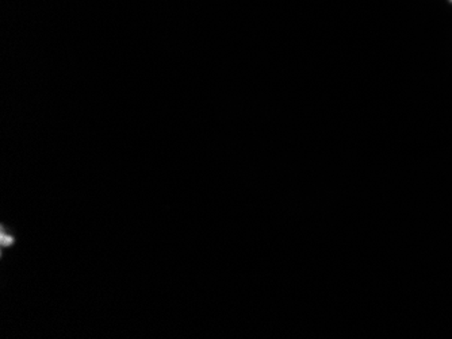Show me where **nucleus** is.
Returning <instances> with one entry per match:
<instances>
[{"label":"nucleus","instance_id":"obj_2","mask_svg":"<svg viewBox=\"0 0 452 339\" xmlns=\"http://www.w3.org/2000/svg\"><path fill=\"white\" fill-rule=\"evenodd\" d=\"M448 1H450V3H452V0H448Z\"/></svg>","mask_w":452,"mask_h":339},{"label":"nucleus","instance_id":"obj_1","mask_svg":"<svg viewBox=\"0 0 452 339\" xmlns=\"http://www.w3.org/2000/svg\"><path fill=\"white\" fill-rule=\"evenodd\" d=\"M0 237H1V250H3L7 245L10 246V245H13L15 242L14 237H11L10 234L6 235V228H4V227H1V235H0Z\"/></svg>","mask_w":452,"mask_h":339}]
</instances>
